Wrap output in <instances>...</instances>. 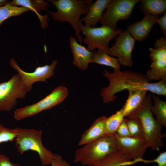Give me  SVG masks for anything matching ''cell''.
Masks as SVG:
<instances>
[{
	"label": "cell",
	"mask_w": 166,
	"mask_h": 166,
	"mask_svg": "<svg viewBox=\"0 0 166 166\" xmlns=\"http://www.w3.org/2000/svg\"><path fill=\"white\" fill-rule=\"evenodd\" d=\"M69 43L73 57V64L83 70H86L96 51L95 50H89L84 46L79 44L72 36L69 38Z\"/></svg>",
	"instance_id": "obj_14"
},
{
	"label": "cell",
	"mask_w": 166,
	"mask_h": 166,
	"mask_svg": "<svg viewBox=\"0 0 166 166\" xmlns=\"http://www.w3.org/2000/svg\"><path fill=\"white\" fill-rule=\"evenodd\" d=\"M30 10H31L26 7L13 6L10 4V2L4 6L0 7V26L9 18L20 15L23 13Z\"/></svg>",
	"instance_id": "obj_26"
},
{
	"label": "cell",
	"mask_w": 166,
	"mask_h": 166,
	"mask_svg": "<svg viewBox=\"0 0 166 166\" xmlns=\"http://www.w3.org/2000/svg\"><path fill=\"white\" fill-rule=\"evenodd\" d=\"M135 163L126 154L118 150L92 166H123Z\"/></svg>",
	"instance_id": "obj_19"
},
{
	"label": "cell",
	"mask_w": 166,
	"mask_h": 166,
	"mask_svg": "<svg viewBox=\"0 0 166 166\" xmlns=\"http://www.w3.org/2000/svg\"><path fill=\"white\" fill-rule=\"evenodd\" d=\"M9 2L7 0H0V7L4 6Z\"/></svg>",
	"instance_id": "obj_34"
},
{
	"label": "cell",
	"mask_w": 166,
	"mask_h": 166,
	"mask_svg": "<svg viewBox=\"0 0 166 166\" xmlns=\"http://www.w3.org/2000/svg\"><path fill=\"white\" fill-rule=\"evenodd\" d=\"M10 3L14 6H21L27 7L34 12L40 20L41 26L42 28H45L48 25V14L43 16L38 12L41 10H46V9L50 6L47 2L43 0H13L12 2H10Z\"/></svg>",
	"instance_id": "obj_17"
},
{
	"label": "cell",
	"mask_w": 166,
	"mask_h": 166,
	"mask_svg": "<svg viewBox=\"0 0 166 166\" xmlns=\"http://www.w3.org/2000/svg\"><path fill=\"white\" fill-rule=\"evenodd\" d=\"M150 58L152 61L166 59V38L161 37L156 39L154 48H150Z\"/></svg>",
	"instance_id": "obj_27"
},
{
	"label": "cell",
	"mask_w": 166,
	"mask_h": 166,
	"mask_svg": "<svg viewBox=\"0 0 166 166\" xmlns=\"http://www.w3.org/2000/svg\"><path fill=\"white\" fill-rule=\"evenodd\" d=\"M47 2L52 3L57 9L56 12L47 11L52 16V19L61 22H69L74 29L75 36L81 44L83 40L80 35V17L83 14L88 13L90 5L83 0H48Z\"/></svg>",
	"instance_id": "obj_4"
},
{
	"label": "cell",
	"mask_w": 166,
	"mask_h": 166,
	"mask_svg": "<svg viewBox=\"0 0 166 166\" xmlns=\"http://www.w3.org/2000/svg\"><path fill=\"white\" fill-rule=\"evenodd\" d=\"M15 137V133L10 129L4 127L0 123V144L12 141L14 140Z\"/></svg>",
	"instance_id": "obj_28"
},
{
	"label": "cell",
	"mask_w": 166,
	"mask_h": 166,
	"mask_svg": "<svg viewBox=\"0 0 166 166\" xmlns=\"http://www.w3.org/2000/svg\"><path fill=\"white\" fill-rule=\"evenodd\" d=\"M79 27L81 32L85 36L83 41L87 45L86 48L88 50L92 51L98 48L107 53L109 42L116 38L123 30L122 29L115 30L109 26L103 25L99 27H87L84 26L80 20Z\"/></svg>",
	"instance_id": "obj_6"
},
{
	"label": "cell",
	"mask_w": 166,
	"mask_h": 166,
	"mask_svg": "<svg viewBox=\"0 0 166 166\" xmlns=\"http://www.w3.org/2000/svg\"><path fill=\"white\" fill-rule=\"evenodd\" d=\"M156 162L158 166H166V152L160 153L155 159L148 161V162Z\"/></svg>",
	"instance_id": "obj_31"
},
{
	"label": "cell",
	"mask_w": 166,
	"mask_h": 166,
	"mask_svg": "<svg viewBox=\"0 0 166 166\" xmlns=\"http://www.w3.org/2000/svg\"><path fill=\"white\" fill-rule=\"evenodd\" d=\"M113 73L105 69L103 75L109 81L108 86L103 87L100 92L103 102L105 104L116 99V93L124 90L142 89L152 93L153 83H150L146 74L129 70L122 71L120 69H113Z\"/></svg>",
	"instance_id": "obj_1"
},
{
	"label": "cell",
	"mask_w": 166,
	"mask_h": 166,
	"mask_svg": "<svg viewBox=\"0 0 166 166\" xmlns=\"http://www.w3.org/2000/svg\"><path fill=\"white\" fill-rule=\"evenodd\" d=\"M140 0H112L103 13L100 23L117 30L120 20L129 18L135 5Z\"/></svg>",
	"instance_id": "obj_9"
},
{
	"label": "cell",
	"mask_w": 166,
	"mask_h": 166,
	"mask_svg": "<svg viewBox=\"0 0 166 166\" xmlns=\"http://www.w3.org/2000/svg\"><path fill=\"white\" fill-rule=\"evenodd\" d=\"M128 96L124 105V117H128L143 101L146 95L147 91L142 89H132L127 90Z\"/></svg>",
	"instance_id": "obj_18"
},
{
	"label": "cell",
	"mask_w": 166,
	"mask_h": 166,
	"mask_svg": "<svg viewBox=\"0 0 166 166\" xmlns=\"http://www.w3.org/2000/svg\"><path fill=\"white\" fill-rule=\"evenodd\" d=\"M28 91L18 73L0 83V111H8L15 106L18 99L25 98Z\"/></svg>",
	"instance_id": "obj_8"
},
{
	"label": "cell",
	"mask_w": 166,
	"mask_h": 166,
	"mask_svg": "<svg viewBox=\"0 0 166 166\" xmlns=\"http://www.w3.org/2000/svg\"><path fill=\"white\" fill-rule=\"evenodd\" d=\"M152 97L153 105L151 109L156 115V121L163 126H166V102L161 100L158 96L153 94Z\"/></svg>",
	"instance_id": "obj_24"
},
{
	"label": "cell",
	"mask_w": 166,
	"mask_h": 166,
	"mask_svg": "<svg viewBox=\"0 0 166 166\" xmlns=\"http://www.w3.org/2000/svg\"><path fill=\"white\" fill-rule=\"evenodd\" d=\"M140 9L145 15H157L166 13V0H140Z\"/></svg>",
	"instance_id": "obj_20"
},
{
	"label": "cell",
	"mask_w": 166,
	"mask_h": 166,
	"mask_svg": "<svg viewBox=\"0 0 166 166\" xmlns=\"http://www.w3.org/2000/svg\"><path fill=\"white\" fill-rule=\"evenodd\" d=\"M90 63L110 66L115 69L121 68L117 58L109 55L104 51L99 49L92 57Z\"/></svg>",
	"instance_id": "obj_22"
},
{
	"label": "cell",
	"mask_w": 166,
	"mask_h": 166,
	"mask_svg": "<svg viewBox=\"0 0 166 166\" xmlns=\"http://www.w3.org/2000/svg\"><path fill=\"white\" fill-rule=\"evenodd\" d=\"M116 133L118 136L121 137H131L125 118L117 128Z\"/></svg>",
	"instance_id": "obj_29"
},
{
	"label": "cell",
	"mask_w": 166,
	"mask_h": 166,
	"mask_svg": "<svg viewBox=\"0 0 166 166\" xmlns=\"http://www.w3.org/2000/svg\"><path fill=\"white\" fill-rule=\"evenodd\" d=\"M159 18L158 15H145L141 20L128 26L126 30L135 40L142 42L148 38Z\"/></svg>",
	"instance_id": "obj_13"
},
{
	"label": "cell",
	"mask_w": 166,
	"mask_h": 166,
	"mask_svg": "<svg viewBox=\"0 0 166 166\" xmlns=\"http://www.w3.org/2000/svg\"><path fill=\"white\" fill-rule=\"evenodd\" d=\"M160 26V29L164 36L166 38V13L160 18H158L156 21Z\"/></svg>",
	"instance_id": "obj_32"
},
{
	"label": "cell",
	"mask_w": 166,
	"mask_h": 166,
	"mask_svg": "<svg viewBox=\"0 0 166 166\" xmlns=\"http://www.w3.org/2000/svg\"><path fill=\"white\" fill-rule=\"evenodd\" d=\"M119 149L115 136L105 135L76 150L73 162L80 163L86 166H92Z\"/></svg>",
	"instance_id": "obj_3"
},
{
	"label": "cell",
	"mask_w": 166,
	"mask_h": 166,
	"mask_svg": "<svg viewBox=\"0 0 166 166\" xmlns=\"http://www.w3.org/2000/svg\"><path fill=\"white\" fill-rule=\"evenodd\" d=\"M58 62L57 60H54L50 65L38 67L31 73L22 70L14 58L10 59V63L12 68L16 70L20 75L24 84L29 92L32 89L33 84L35 82H46L47 79L53 76L54 70Z\"/></svg>",
	"instance_id": "obj_11"
},
{
	"label": "cell",
	"mask_w": 166,
	"mask_h": 166,
	"mask_svg": "<svg viewBox=\"0 0 166 166\" xmlns=\"http://www.w3.org/2000/svg\"><path fill=\"white\" fill-rule=\"evenodd\" d=\"M0 166H21L19 164L12 163L5 155L0 154Z\"/></svg>",
	"instance_id": "obj_33"
},
{
	"label": "cell",
	"mask_w": 166,
	"mask_h": 166,
	"mask_svg": "<svg viewBox=\"0 0 166 166\" xmlns=\"http://www.w3.org/2000/svg\"><path fill=\"white\" fill-rule=\"evenodd\" d=\"M117 35L114 45L109 48L107 54L117 57L120 65L131 67L133 65L132 53L136 40L126 30H122Z\"/></svg>",
	"instance_id": "obj_10"
},
{
	"label": "cell",
	"mask_w": 166,
	"mask_h": 166,
	"mask_svg": "<svg viewBox=\"0 0 166 166\" xmlns=\"http://www.w3.org/2000/svg\"><path fill=\"white\" fill-rule=\"evenodd\" d=\"M149 81L163 80L166 81V59L152 61L150 68L146 74Z\"/></svg>",
	"instance_id": "obj_21"
},
{
	"label": "cell",
	"mask_w": 166,
	"mask_h": 166,
	"mask_svg": "<svg viewBox=\"0 0 166 166\" xmlns=\"http://www.w3.org/2000/svg\"><path fill=\"white\" fill-rule=\"evenodd\" d=\"M111 0H97L90 6L86 16L80 19L85 26L94 27L101 20L104 10L106 9Z\"/></svg>",
	"instance_id": "obj_16"
},
{
	"label": "cell",
	"mask_w": 166,
	"mask_h": 166,
	"mask_svg": "<svg viewBox=\"0 0 166 166\" xmlns=\"http://www.w3.org/2000/svg\"><path fill=\"white\" fill-rule=\"evenodd\" d=\"M107 117L106 116H102L97 119L82 134L78 145H84L98 139L106 135L105 124Z\"/></svg>",
	"instance_id": "obj_15"
},
{
	"label": "cell",
	"mask_w": 166,
	"mask_h": 166,
	"mask_svg": "<svg viewBox=\"0 0 166 166\" xmlns=\"http://www.w3.org/2000/svg\"><path fill=\"white\" fill-rule=\"evenodd\" d=\"M10 129L16 135L15 146L19 153L22 155L28 151H35L39 155L43 165L50 164L53 154L42 144V130L18 127Z\"/></svg>",
	"instance_id": "obj_5"
},
{
	"label": "cell",
	"mask_w": 166,
	"mask_h": 166,
	"mask_svg": "<svg viewBox=\"0 0 166 166\" xmlns=\"http://www.w3.org/2000/svg\"><path fill=\"white\" fill-rule=\"evenodd\" d=\"M125 118L131 137L144 141V133L143 126L139 118L136 116Z\"/></svg>",
	"instance_id": "obj_25"
},
{
	"label": "cell",
	"mask_w": 166,
	"mask_h": 166,
	"mask_svg": "<svg viewBox=\"0 0 166 166\" xmlns=\"http://www.w3.org/2000/svg\"><path fill=\"white\" fill-rule=\"evenodd\" d=\"M114 136L117 142L119 150L136 162L143 161V156L147 148L144 140L132 137H121L116 133Z\"/></svg>",
	"instance_id": "obj_12"
},
{
	"label": "cell",
	"mask_w": 166,
	"mask_h": 166,
	"mask_svg": "<svg viewBox=\"0 0 166 166\" xmlns=\"http://www.w3.org/2000/svg\"><path fill=\"white\" fill-rule=\"evenodd\" d=\"M123 107L115 113L108 118L107 117L105 122V129L106 135L114 136L117 129L124 118Z\"/></svg>",
	"instance_id": "obj_23"
},
{
	"label": "cell",
	"mask_w": 166,
	"mask_h": 166,
	"mask_svg": "<svg viewBox=\"0 0 166 166\" xmlns=\"http://www.w3.org/2000/svg\"><path fill=\"white\" fill-rule=\"evenodd\" d=\"M152 105V95L146 96L139 106L128 117L136 116L140 119L144 133V142L147 148L159 151L165 146L162 138L166 137L161 132L163 126L154 118L151 108Z\"/></svg>",
	"instance_id": "obj_2"
},
{
	"label": "cell",
	"mask_w": 166,
	"mask_h": 166,
	"mask_svg": "<svg viewBox=\"0 0 166 166\" xmlns=\"http://www.w3.org/2000/svg\"><path fill=\"white\" fill-rule=\"evenodd\" d=\"M50 164L51 166H71L68 162L63 159L61 156L55 154H53Z\"/></svg>",
	"instance_id": "obj_30"
},
{
	"label": "cell",
	"mask_w": 166,
	"mask_h": 166,
	"mask_svg": "<svg viewBox=\"0 0 166 166\" xmlns=\"http://www.w3.org/2000/svg\"><path fill=\"white\" fill-rule=\"evenodd\" d=\"M68 91L66 87L59 86L38 102L16 109L14 113V118L19 121L51 108L63 101L68 96Z\"/></svg>",
	"instance_id": "obj_7"
}]
</instances>
